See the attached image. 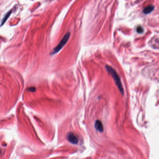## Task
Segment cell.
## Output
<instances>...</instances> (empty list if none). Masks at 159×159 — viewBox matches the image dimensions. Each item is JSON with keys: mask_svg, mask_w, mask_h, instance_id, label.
<instances>
[{"mask_svg": "<svg viewBox=\"0 0 159 159\" xmlns=\"http://www.w3.org/2000/svg\"><path fill=\"white\" fill-rule=\"evenodd\" d=\"M106 69L107 71V72L111 74L112 77L113 78L115 83H116L117 87H118L120 91L122 94H124V89L123 88V86L122 84V83L121 82V80L119 78V76L116 72V71L111 66L109 65L106 66Z\"/></svg>", "mask_w": 159, "mask_h": 159, "instance_id": "cell-1", "label": "cell"}, {"mask_svg": "<svg viewBox=\"0 0 159 159\" xmlns=\"http://www.w3.org/2000/svg\"><path fill=\"white\" fill-rule=\"evenodd\" d=\"M70 37V33L68 32L67 33L63 38V39L60 42L59 44L53 49V50L51 51L50 53V55H53L56 53H57L58 52H59L62 48L65 45V44L68 41Z\"/></svg>", "mask_w": 159, "mask_h": 159, "instance_id": "cell-2", "label": "cell"}, {"mask_svg": "<svg viewBox=\"0 0 159 159\" xmlns=\"http://www.w3.org/2000/svg\"><path fill=\"white\" fill-rule=\"evenodd\" d=\"M67 139L70 143L73 144H77L78 143V139L73 132H69L67 135Z\"/></svg>", "mask_w": 159, "mask_h": 159, "instance_id": "cell-3", "label": "cell"}, {"mask_svg": "<svg viewBox=\"0 0 159 159\" xmlns=\"http://www.w3.org/2000/svg\"><path fill=\"white\" fill-rule=\"evenodd\" d=\"M95 128L98 132H102L104 130L103 125L101 121L99 120H97L95 123Z\"/></svg>", "mask_w": 159, "mask_h": 159, "instance_id": "cell-4", "label": "cell"}, {"mask_svg": "<svg viewBox=\"0 0 159 159\" xmlns=\"http://www.w3.org/2000/svg\"><path fill=\"white\" fill-rule=\"evenodd\" d=\"M154 9V6H152V5H150L148 7H146L144 10H143V13L145 14H148L150 13H151L153 10Z\"/></svg>", "mask_w": 159, "mask_h": 159, "instance_id": "cell-5", "label": "cell"}, {"mask_svg": "<svg viewBox=\"0 0 159 159\" xmlns=\"http://www.w3.org/2000/svg\"><path fill=\"white\" fill-rule=\"evenodd\" d=\"M12 11H13V10H11L9 11H8L5 15V16L2 19V21H1V26H2L4 23L6 21V20L8 19V18L9 17V16H10V14L12 13Z\"/></svg>", "mask_w": 159, "mask_h": 159, "instance_id": "cell-6", "label": "cell"}, {"mask_svg": "<svg viewBox=\"0 0 159 159\" xmlns=\"http://www.w3.org/2000/svg\"><path fill=\"white\" fill-rule=\"evenodd\" d=\"M137 31L138 33L141 34L143 32L144 30H143V29L141 26H138L137 28Z\"/></svg>", "mask_w": 159, "mask_h": 159, "instance_id": "cell-7", "label": "cell"}, {"mask_svg": "<svg viewBox=\"0 0 159 159\" xmlns=\"http://www.w3.org/2000/svg\"><path fill=\"white\" fill-rule=\"evenodd\" d=\"M28 90L29 91H31V92H34L36 91V88L34 87H30V88H28Z\"/></svg>", "mask_w": 159, "mask_h": 159, "instance_id": "cell-8", "label": "cell"}]
</instances>
